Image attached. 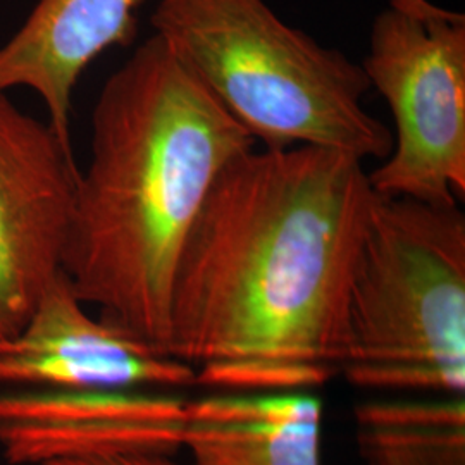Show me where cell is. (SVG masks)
I'll use <instances>...</instances> for the list:
<instances>
[{
  "label": "cell",
  "mask_w": 465,
  "mask_h": 465,
  "mask_svg": "<svg viewBox=\"0 0 465 465\" xmlns=\"http://www.w3.org/2000/svg\"><path fill=\"white\" fill-rule=\"evenodd\" d=\"M63 272L28 322L0 340V388L152 390L197 386L195 371L132 331L90 316Z\"/></svg>",
  "instance_id": "cell-7"
},
{
  "label": "cell",
  "mask_w": 465,
  "mask_h": 465,
  "mask_svg": "<svg viewBox=\"0 0 465 465\" xmlns=\"http://www.w3.org/2000/svg\"><path fill=\"white\" fill-rule=\"evenodd\" d=\"M255 145L161 36L147 38L92 114L63 261L76 297L167 353L186 240L221 173Z\"/></svg>",
  "instance_id": "cell-2"
},
{
  "label": "cell",
  "mask_w": 465,
  "mask_h": 465,
  "mask_svg": "<svg viewBox=\"0 0 465 465\" xmlns=\"http://www.w3.org/2000/svg\"><path fill=\"white\" fill-rule=\"evenodd\" d=\"M161 36L255 142L384 161L393 134L367 113L362 66L286 25L266 0H159Z\"/></svg>",
  "instance_id": "cell-3"
},
{
  "label": "cell",
  "mask_w": 465,
  "mask_h": 465,
  "mask_svg": "<svg viewBox=\"0 0 465 465\" xmlns=\"http://www.w3.org/2000/svg\"><path fill=\"white\" fill-rule=\"evenodd\" d=\"M321 147L252 149L217 178L173 284L167 353L216 391H312L340 374L350 278L378 193Z\"/></svg>",
  "instance_id": "cell-1"
},
{
  "label": "cell",
  "mask_w": 465,
  "mask_h": 465,
  "mask_svg": "<svg viewBox=\"0 0 465 465\" xmlns=\"http://www.w3.org/2000/svg\"><path fill=\"white\" fill-rule=\"evenodd\" d=\"M386 100L393 147L369 174L380 197L460 203L465 197V16L431 0H390L362 61Z\"/></svg>",
  "instance_id": "cell-5"
},
{
  "label": "cell",
  "mask_w": 465,
  "mask_h": 465,
  "mask_svg": "<svg viewBox=\"0 0 465 465\" xmlns=\"http://www.w3.org/2000/svg\"><path fill=\"white\" fill-rule=\"evenodd\" d=\"M149 0H38L0 45V92L28 88L45 104L49 126L73 150V95L105 50L130 45L136 11Z\"/></svg>",
  "instance_id": "cell-9"
},
{
  "label": "cell",
  "mask_w": 465,
  "mask_h": 465,
  "mask_svg": "<svg viewBox=\"0 0 465 465\" xmlns=\"http://www.w3.org/2000/svg\"><path fill=\"white\" fill-rule=\"evenodd\" d=\"M186 400L152 390H0V453L49 465L121 453L182 450Z\"/></svg>",
  "instance_id": "cell-8"
},
{
  "label": "cell",
  "mask_w": 465,
  "mask_h": 465,
  "mask_svg": "<svg viewBox=\"0 0 465 465\" xmlns=\"http://www.w3.org/2000/svg\"><path fill=\"white\" fill-rule=\"evenodd\" d=\"M80 171L49 123L0 92V340L15 336L64 271Z\"/></svg>",
  "instance_id": "cell-6"
},
{
  "label": "cell",
  "mask_w": 465,
  "mask_h": 465,
  "mask_svg": "<svg viewBox=\"0 0 465 465\" xmlns=\"http://www.w3.org/2000/svg\"><path fill=\"white\" fill-rule=\"evenodd\" d=\"M49 465H192L182 464L174 459V455L166 453H121L107 455L95 459H80V460H63Z\"/></svg>",
  "instance_id": "cell-12"
},
{
  "label": "cell",
  "mask_w": 465,
  "mask_h": 465,
  "mask_svg": "<svg viewBox=\"0 0 465 465\" xmlns=\"http://www.w3.org/2000/svg\"><path fill=\"white\" fill-rule=\"evenodd\" d=\"M353 422L366 465H465V395L366 400Z\"/></svg>",
  "instance_id": "cell-11"
},
{
  "label": "cell",
  "mask_w": 465,
  "mask_h": 465,
  "mask_svg": "<svg viewBox=\"0 0 465 465\" xmlns=\"http://www.w3.org/2000/svg\"><path fill=\"white\" fill-rule=\"evenodd\" d=\"M340 374L369 391L465 395V216L380 197L350 278Z\"/></svg>",
  "instance_id": "cell-4"
},
{
  "label": "cell",
  "mask_w": 465,
  "mask_h": 465,
  "mask_svg": "<svg viewBox=\"0 0 465 465\" xmlns=\"http://www.w3.org/2000/svg\"><path fill=\"white\" fill-rule=\"evenodd\" d=\"M324 407L312 391H216L186 400L192 465H322Z\"/></svg>",
  "instance_id": "cell-10"
}]
</instances>
